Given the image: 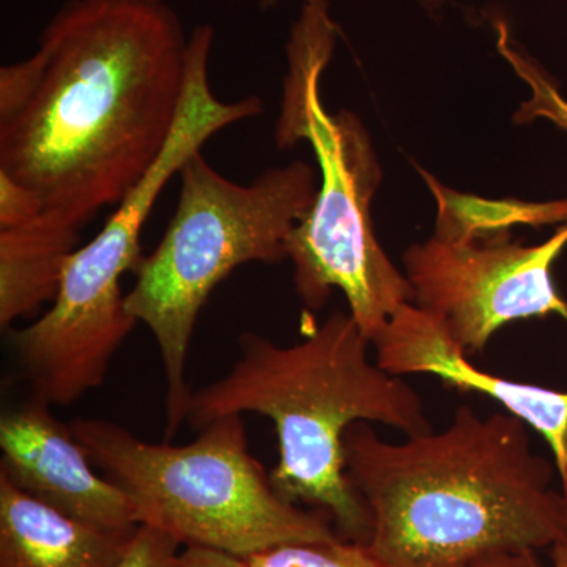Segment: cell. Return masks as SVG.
Returning <instances> with one entry per match:
<instances>
[{"label": "cell", "instance_id": "obj_1", "mask_svg": "<svg viewBox=\"0 0 567 567\" xmlns=\"http://www.w3.org/2000/svg\"><path fill=\"white\" fill-rule=\"evenodd\" d=\"M188 40L164 2L63 3L0 70V174L80 230L121 204L169 142Z\"/></svg>", "mask_w": 567, "mask_h": 567}, {"label": "cell", "instance_id": "obj_2", "mask_svg": "<svg viewBox=\"0 0 567 567\" xmlns=\"http://www.w3.org/2000/svg\"><path fill=\"white\" fill-rule=\"evenodd\" d=\"M528 429L465 405L443 431L401 443L350 425L346 472L371 520L365 546L388 567H458L567 540L557 466L533 451Z\"/></svg>", "mask_w": 567, "mask_h": 567}, {"label": "cell", "instance_id": "obj_3", "mask_svg": "<svg viewBox=\"0 0 567 567\" xmlns=\"http://www.w3.org/2000/svg\"><path fill=\"white\" fill-rule=\"evenodd\" d=\"M369 346L342 311L293 346L244 333L229 374L193 391L188 409L197 431L224 416L270 417L279 447L270 475L276 491L295 505L319 507L344 539L363 544L371 520L347 476L346 432L357 423L386 424L406 436L432 431L423 399L372 361Z\"/></svg>", "mask_w": 567, "mask_h": 567}, {"label": "cell", "instance_id": "obj_4", "mask_svg": "<svg viewBox=\"0 0 567 567\" xmlns=\"http://www.w3.org/2000/svg\"><path fill=\"white\" fill-rule=\"evenodd\" d=\"M338 25L327 0H305L287 41L281 111L275 141L281 151L308 141L322 174L315 204L287 241L295 292L306 308H323L333 290L374 341L413 290L377 238L371 205L382 167L363 122L350 111L330 114L320 82L333 58Z\"/></svg>", "mask_w": 567, "mask_h": 567}, {"label": "cell", "instance_id": "obj_5", "mask_svg": "<svg viewBox=\"0 0 567 567\" xmlns=\"http://www.w3.org/2000/svg\"><path fill=\"white\" fill-rule=\"evenodd\" d=\"M181 197L166 234L134 271L126 312L152 331L166 374V436L188 420L186 358L200 309L235 268L287 259V241L315 204V167L292 162L251 183L229 181L196 152L178 171Z\"/></svg>", "mask_w": 567, "mask_h": 567}, {"label": "cell", "instance_id": "obj_6", "mask_svg": "<svg viewBox=\"0 0 567 567\" xmlns=\"http://www.w3.org/2000/svg\"><path fill=\"white\" fill-rule=\"evenodd\" d=\"M92 464L132 498L141 525L248 558L268 548L339 536L327 514L284 498L249 451L244 417H219L188 445L148 443L99 417L70 424Z\"/></svg>", "mask_w": 567, "mask_h": 567}, {"label": "cell", "instance_id": "obj_7", "mask_svg": "<svg viewBox=\"0 0 567 567\" xmlns=\"http://www.w3.org/2000/svg\"><path fill=\"white\" fill-rule=\"evenodd\" d=\"M256 112L249 96L219 102L210 89L207 63H189L181 112L162 155L96 237L70 257L51 308L11 334L35 399L66 406L102 385L112 358L137 324L126 312L121 282L144 257L141 230L153 205L213 134Z\"/></svg>", "mask_w": 567, "mask_h": 567}, {"label": "cell", "instance_id": "obj_8", "mask_svg": "<svg viewBox=\"0 0 567 567\" xmlns=\"http://www.w3.org/2000/svg\"><path fill=\"white\" fill-rule=\"evenodd\" d=\"M507 237L468 245L432 237L404 254L412 303L445 324L470 354L516 320L557 315L567 322V303L554 279V265L567 246V223L539 245Z\"/></svg>", "mask_w": 567, "mask_h": 567}, {"label": "cell", "instance_id": "obj_9", "mask_svg": "<svg viewBox=\"0 0 567 567\" xmlns=\"http://www.w3.org/2000/svg\"><path fill=\"white\" fill-rule=\"evenodd\" d=\"M48 406L33 398L2 416L0 476L66 516L130 535L141 525L132 498L93 472L87 451Z\"/></svg>", "mask_w": 567, "mask_h": 567}, {"label": "cell", "instance_id": "obj_10", "mask_svg": "<svg viewBox=\"0 0 567 567\" xmlns=\"http://www.w3.org/2000/svg\"><path fill=\"white\" fill-rule=\"evenodd\" d=\"M375 361L391 375L439 377L461 391L491 398L535 429L550 447L559 481L567 475V391L516 382L470 361L445 324L415 303L401 306L375 336Z\"/></svg>", "mask_w": 567, "mask_h": 567}, {"label": "cell", "instance_id": "obj_11", "mask_svg": "<svg viewBox=\"0 0 567 567\" xmlns=\"http://www.w3.org/2000/svg\"><path fill=\"white\" fill-rule=\"evenodd\" d=\"M80 229L44 210L35 194L0 174V327L58 297Z\"/></svg>", "mask_w": 567, "mask_h": 567}, {"label": "cell", "instance_id": "obj_12", "mask_svg": "<svg viewBox=\"0 0 567 567\" xmlns=\"http://www.w3.org/2000/svg\"><path fill=\"white\" fill-rule=\"evenodd\" d=\"M133 533L84 524L0 476V567H111Z\"/></svg>", "mask_w": 567, "mask_h": 567}, {"label": "cell", "instance_id": "obj_13", "mask_svg": "<svg viewBox=\"0 0 567 567\" xmlns=\"http://www.w3.org/2000/svg\"><path fill=\"white\" fill-rule=\"evenodd\" d=\"M436 204L435 235L450 244L468 245L484 238L503 237L516 226L544 227L567 223V199L525 203L518 199H484L447 188L421 169Z\"/></svg>", "mask_w": 567, "mask_h": 567}, {"label": "cell", "instance_id": "obj_14", "mask_svg": "<svg viewBox=\"0 0 567 567\" xmlns=\"http://www.w3.org/2000/svg\"><path fill=\"white\" fill-rule=\"evenodd\" d=\"M245 559L249 567H388L365 544L342 537L286 544Z\"/></svg>", "mask_w": 567, "mask_h": 567}, {"label": "cell", "instance_id": "obj_15", "mask_svg": "<svg viewBox=\"0 0 567 567\" xmlns=\"http://www.w3.org/2000/svg\"><path fill=\"white\" fill-rule=\"evenodd\" d=\"M496 29H498L499 51L516 69L518 76L527 82L533 93L532 99L522 104L514 121L517 123L532 122L537 117H543L554 122L559 128L567 130V102L563 99L561 93L551 85L546 74L537 69L535 63L529 62L520 52L511 47L507 29L503 22H498Z\"/></svg>", "mask_w": 567, "mask_h": 567}, {"label": "cell", "instance_id": "obj_16", "mask_svg": "<svg viewBox=\"0 0 567 567\" xmlns=\"http://www.w3.org/2000/svg\"><path fill=\"white\" fill-rule=\"evenodd\" d=\"M181 544L159 532V529L140 525L126 544L122 557L111 567H174Z\"/></svg>", "mask_w": 567, "mask_h": 567}, {"label": "cell", "instance_id": "obj_17", "mask_svg": "<svg viewBox=\"0 0 567 567\" xmlns=\"http://www.w3.org/2000/svg\"><path fill=\"white\" fill-rule=\"evenodd\" d=\"M174 567H249L245 558L204 547H185Z\"/></svg>", "mask_w": 567, "mask_h": 567}, {"label": "cell", "instance_id": "obj_18", "mask_svg": "<svg viewBox=\"0 0 567 567\" xmlns=\"http://www.w3.org/2000/svg\"><path fill=\"white\" fill-rule=\"evenodd\" d=\"M537 550L502 551L458 567H544Z\"/></svg>", "mask_w": 567, "mask_h": 567}, {"label": "cell", "instance_id": "obj_19", "mask_svg": "<svg viewBox=\"0 0 567 567\" xmlns=\"http://www.w3.org/2000/svg\"><path fill=\"white\" fill-rule=\"evenodd\" d=\"M550 557L554 567H567V540H561L550 547Z\"/></svg>", "mask_w": 567, "mask_h": 567}, {"label": "cell", "instance_id": "obj_20", "mask_svg": "<svg viewBox=\"0 0 567 567\" xmlns=\"http://www.w3.org/2000/svg\"><path fill=\"white\" fill-rule=\"evenodd\" d=\"M561 483V494L565 496V503H566V516H567V475L565 480L559 481Z\"/></svg>", "mask_w": 567, "mask_h": 567}, {"label": "cell", "instance_id": "obj_21", "mask_svg": "<svg viewBox=\"0 0 567 567\" xmlns=\"http://www.w3.org/2000/svg\"><path fill=\"white\" fill-rule=\"evenodd\" d=\"M148 2H164V0H148Z\"/></svg>", "mask_w": 567, "mask_h": 567}]
</instances>
